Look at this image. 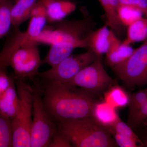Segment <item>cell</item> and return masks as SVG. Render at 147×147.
I'll return each mask as SVG.
<instances>
[{
    "instance_id": "1",
    "label": "cell",
    "mask_w": 147,
    "mask_h": 147,
    "mask_svg": "<svg viewBox=\"0 0 147 147\" xmlns=\"http://www.w3.org/2000/svg\"><path fill=\"white\" fill-rule=\"evenodd\" d=\"M82 18L65 20L46 26L42 33L33 41L37 44H49L50 50L42 60V65L52 67L71 55L75 49H88L86 37L94 30L97 24L85 7L81 8Z\"/></svg>"
},
{
    "instance_id": "2",
    "label": "cell",
    "mask_w": 147,
    "mask_h": 147,
    "mask_svg": "<svg viewBox=\"0 0 147 147\" xmlns=\"http://www.w3.org/2000/svg\"><path fill=\"white\" fill-rule=\"evenodd\" d=\"M44 82L41 89L42 102L55 123L92 117L93 109L98 101L95 96L67 83Z\"/></svg>"
},
{
    "instance_id": "3",
    "label": "cell",
    "mask_w": 147,
    "mask_h": 147,
    "mask_svg": "<svg viewBox=\"0 0 147 147\" xmlns=\"http://www.w3.org/2000/svg\"><path fill=\"white\" fill-rule=\"evenodd\" d=\"M56 124L74 147L118 146L110 132L92 117L62 121Z\"/></svg>"
},
{
    "instance_id": "4",
    "label": "cell",
    "mask_w": 147,
    "mask_h": 147,
    "mask_svg": "<svg viewBox=\"0 0 147 147\" xmlns=\"http://www.w3.org/2000/svg\"><path fill=\"white\" fill-rule=\"evenodd\" d=\"M20 100L18 113L12 120V147H30L33 88L24 81L15 80Z\"/></svg>"
},
{
    "instance_id": "5",
    "label": "cell",
    "mask_w": 147,
    "mask_h": 147,
    "mask_svg": "<svg viewBox=\"0 0 147 147\" xmlns=\"http://www.w3.org/2000/svg\"><path fill=\"white\" fill-rule=\"evenodd\" d=\"M110 68L129 89L147 85V38L126 60Z\"/></svg>"
},
{
    "instance_id": "6",
    "label": "cell",
    "mask_w": 147,
    "mask_h": 147,
    "mask_svg": "<svg viewBox=\"0 0 147 147\" xmlns=\"http://www.w3.org/2000/svg\"><path fill=\"white\" fill-rule=\"evenodd\" d=\"M33 116L31 147L49 146L57 126L45 110L42 102V90L39 87L33 88Z\"/></svg>"
},
{
    "instance_id": "7",
    "label": "cell",
    "mask_w": 147,
    "mask_h": 147,
    "mask_svg": "<svg viewBox=\"0 0 147 147\" xmlns=\"http://www.w3.org/2000/svg\"><path fill=\"white\" fill-rule=\"evenodd\" d=\"M38 44L25 40L11 56L9 67L13 70L15 80H32L38 75L42 65Z\"/></svg>"
},
{
    "instance_id": "8",
    "label": "cell",
    "mask_w": 147,
    "mask_h": 147,
    "mask_svg": "<svg viewBox=\"0 0 147 147\" xmlns=\"http://www.w3.org/2000/svg\"><path fill=\"white\" fill-rule=\"evenodd\" d=\"M101 60L102 58L98 57L66 83L82 88L96 96L104 93L110 87L118 83L105 71Z\"/></svg>"
},
{
    "instance_id": "9",
    "label": "cell",
    "mask_w": 147,
    "mask_h": 147,
    "mask_svg": "<svg viewBox=\"0 0 147 147\" xmlns=\"http://www.w3.org/2000/svg\"><path fill=\"white\" fill-rule=\"evenodd\" d=\"M98 58L92 51L70 56L64 59L49 70L39 72L38 76L43 80L67 83Z\"/></svg>"
},
{
    "instance_id": "10",
    "label": "cell",
    "mask_w": 147,
    "mask_h": 147,
    "mask_svg": "<svg viewBox=\"0 0 147 147\" xmlns=\"http://www.w3.org/2000/svg\"><path fill=\"white\" fill-rule=\"evenodd\" d=\"M110 45L105 55V61L110 67L122 63L132 54L134 49L126 45L110 30Z\"/></svg>"
},
{
    "instance_id": "11",
    "label": "cell",
    "mask_w": 147,
    "mask_h": 147,
    "mask_svg": "<svg viewBox=\"0 0 147 147\" xmlns=\"http://www.w3.org/2000/svg\"><path fill=\"white\" fill-rule=\"evenodd\" d=\"M45 7L47 21L50 24L63 20L76 8V4L69 0H39Z\"/></svg>"
},
{
    "instance_id": "12",
    "label": "cell",
    "mask_w": 147,
    "mask_h": 147,
    "mask_svg": "<svg viewBox=\"0 0 147 147\" xmlns=\"http://www.w3.org/2000/svg\"><path fill=\"white\" fill-rule=\"evenodd\" d=\"M110 30L106 24L90 32L86 37L87 50H91L98 57L102 58L110 47Z\"/></svg>"
},
{
    "instance_id": "13",
    "label": "cell",
    "mask_w": 147,
    "mask_h": 147,
    "mask_svg": "<svg viewBox=\"0 0 147 147\" xmlns=\"http://www.w3.org/2000/svg\"><path fill=\"white\" fill-rule=\"evenodd\" d=\"M30 18L26 40L34 41L42 33L48 22L45 7L39 0L34 7Z\"/></svg>"
},
{
    "instance_id": "14",
    "label": "cell",
    "mask_w": 147,
    "mask_h": 147,
    "mask_svg": "<svg viewBox=\"0 0 147 147\" xmlns=\"http://www.w3.org/2000/svg\"><path fill=\"white\" fill-rule=\"evenodd\" d=\"M20 106V98L14 79L9 86L0 94V112L12 120L17 115Z\"/></svg>"
},
{
    "instance_id": "15",
    "label": "cell",
    "mask_w": 147,
    "mask_h": 147,
    "mask_svg": "<svg viewBox=\"0 0 147 147\" xmlns=\"http://www.w3.org/2000/svg\"><path fill=\"white\" fill-rule=\"evenodd\" d=\"M105 12V24L120 39L125 33V26L120 21L118 14L119 0H98Z\"/></svg>"
},
{
    "instance_id": "16",
    "label": "cell",
    "mask_w": 147,
    "mask_h": 147,
    "mask_svg": "<svg viewBox=\"0 0 147 147\" xmlns=\"http://www.w3.org/2000/svg\"><path fill=\"white\" fill-rule=\"evenodd\" d=\"M92 117L109 132L111 129L121 119L116 108L105 101L95 103L93 109Z\"/></svg>"
},
{
    "instance_id": "17",
    "label": "cell",
    "mask_w": 147,
    "mask_h": 147,
    "mask_svg": "<svg viewBox=\"0 0 147 147\" xmlns=\"http://www.w3.org/2000/svg\"><path fill=\"white\" fill-rule=\"evenodd\" d=\"M38 0H17L11 9L12 27L18 28L30 18L32 11Z\"/></svg>"
},
{
    "instance_id": "18",
    "label": "cell",
    "mask_w": 147,
    "mask_h": 147,
    "mask_svg": "<svg viewBox=\"0 0 147 147\" xmlns=\"http://www.w3.org/2000/svg\"><path fill=\"white\" fill-rule=\"evenodd\" d=\"M104 101L116 109L127 106L129 102V92L119 84L114 85L103 93Z\"/></svg>"
},
{
    "instance_id": "19",
    "label": "cell",
    "mask_w": 147,
    "mask_h": 147,
    "mask_svg": "<svg viewBox=\"0 0 147 147\" xmlns=\"http://www.w3.org/2000/svg\"><path fill=\"white\" fill-rule=\"evenodd\" d=\"M127 36L123 42L126 45L144 41L147 38V18H142L127 27Z\"/></svg>"
},
{
    "instance_id": "20",
    "label": "cell",
    "mask_w": 147,
    "mask_h": 147,
    "mask_svg": "<svg viewBox=\"0 0 147 147\" xmlns=\"http://www.w3.org/2000/svg\"><path fill=\"white\" fill-rule=\"evenodd\" d=\"M13 4L12 0H8L0 5V39L11 31L12 26L11 12Z\"/></svg>"
},
{
    "instance_id": "21",
    "label": "cell",
    "mask_w": 147,
    "mask_h": 147,
    "mask_svg": "<svg viewBox=\"0 0 147 147\" xmlns=\"http://www.w3.org/2000/svg\"><path fill=\"white\" fill-rule=\"evenodd\" d=\"M127 122L131 120L147 100V88L135 92H129Z\"/></svg>"
},
{
    "instance_id": "22",
    "label": "cell",
    "mask_w": 147,
    "mask_h": 147,
    "mask_svg": "<svg viewBox=\"0 0 147 147\" xmlns=\"http://www.w3.org/2000/svg\"><path fill=\"white\" fill-rule=\"evenodd\" d=\"M12 119L0 112V147H12Z\"/></svg>"
},
{
    "instance_id": "23",
    "label": "cell",
    "mask_w": 147,
    "mask_h": 147,
    "mask_svg": "<svg viewBox=\"0 0 147 147\" xmlns=\"http://www.w3.org/2000/svg\"><path fill=\"white\" fill-rule=\"evenodd\" d=\"M118 14L120 21L125 27L142 18L143 13L141 11L131 7L119 5Z\"/></svg>"
},
{
    "instance_id": "24",
    "label": "cell",
    "mask_w": 147,
    "mask_h": 147,
    "mask_svg": "<svg viewBox=\"0 0 147 147\" xmlns=\"http://www.w3.org/2000/svg\"><path fill=\"white\" fill-rule=\"evenodd\" d=\"M114 132L118 133L123 137L135 140L139 143L141 146L144 145V144L140 140L137 134L134 133V130L127 123L123 121L121 119L115 124L110 131V133L111 135Z\"/></svg>"
},
{
    "instance_id": "25",
    "label": "cell",
    "mask_w": 147,
    "mask_h": 147,
    "mask_svg": "<svg viewBox=\"0 0 147 147\" xmlns=\"http://www.w3.org/2000/svg\"><path fill=\"white\" fill-rule=\"evenodd\" d=\"M147 119V100L134 117L129 121L127 122V123L134 131H135Z\"/></svg>"
},
{
    "instance_id": "26",
    "label": "cell",
    "mask_w": 147,
    "mask_h": 147,
    "mask_svg": "<svg viewBox=\"0 0 147 147\" xmlns=\"http://www.w3.org/2000/svg\"><path fill=\"white\" fill-rule=\"evenodd\" d=\"M49 147H73L67 137L58 129L55 131L51 141Z\"/></svg>"
},
{
    "instance_id": "27",
    "label": "cell",
    "mask_w": 147,
    "mask_h": 147,
    "mask_svg": "<svg viewBox=\"0 0 147 147\" xmlns=\"http://www.w3.org/2000/svg\"><path fill=\"white\" fill-rule=\"evenodd\" d=\"M119 5L128 6L139 9L147 18V0H119Z\"/></svg>"
},
{
    "instance_id": "28",
    "label": "cell",
    "mask_w": 147,
    "mask_h": 147,
    "mask_svg": "<svg viewBox=\"0 0 147 147\" xmlns=\"http://www.w3.org/2000/svg\"><path fill=\"white\" fill-rule=\"evenodd\" d=\"M7 68L0 66V94L9 86L11 82L15 79L13 75H9Z\"/></svg>"
},
{
    "instance_id": "29",
    "label": "cell",
    "mask_w": 147,
    "mask_h": 147,
    "mask_svg": "<svg viewBox=\"0 0 147 147\" xmlns=\"http://www.w3.org/2000/svg\"><path fill=\"white\" fill-rule=\"evenodd\" d=\"M118 146L120 147H139L138 142L130 138L123 137L120 134L114 132L112 134Z\"/></svg>"
},
{
    "instance_id": "30",
    "label": "cell",
    "mask_w": 147,
    "mask_h": 147,
    "mask_svg": "<svg viewBox=\"0 0 147 147\" xmlns=\"http://www.w3.org/2000/svg\"><path fill=\"white\" fill-rule=\"evenodd\" d=\"M8 1V0H0V5L2 4L3 3H4L6 1Z\"/></svg>"
}]
</instances>
